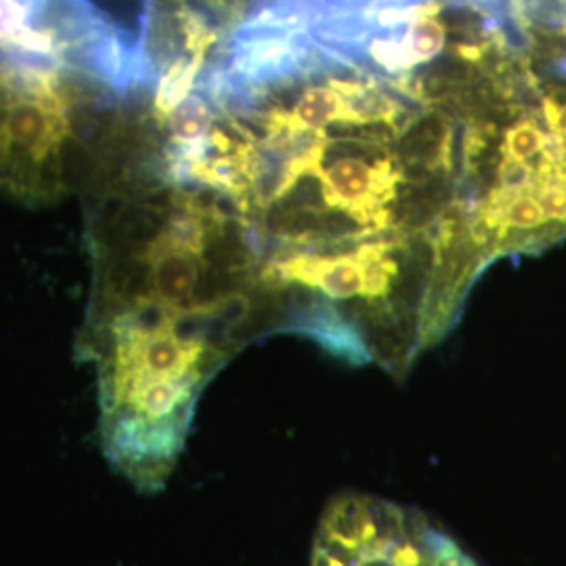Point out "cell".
I'll list each match as a JSON object with an SVG mask.
<instances>
[{"mask_svg":"<svg viewBox=\"0 0 566 566\" xmlns=\"http://www.w3.org/2000/svg\"><path fill=\"white\" fill-rule=\"evenodd\" d=\"M142 60L88 0H0V189L53 202L139 88Z\"/></svg>","mask_w":566,"mask_h":566,"instance_id":"6da1fadb","label":"cell"},{"mask_svg":"<svg viewBox=\"0 0 566 566\" xmlns=\"http://www.w3.org/2000/svg\"><path fill=\"white\" fill-rule=\"evenodd\" d=\"M311 566H481L422 512L350 491L325 506Z\"/></svg>","mask_w":566,"mask_h":566,"instance_id":"7a4b0ae2","label":"cell"},{"mask_svg":"<svg viewBox=\"0 0 566 566\" xmlns=\"http://www.w3.org/2000/svg\"><path fill=\"white\" fill-rule=\"evenodd\" d=\"M280 275L319 290L327 298H385L397 275V264L386 256L385 245H364L346 256H298L280 264Z\"/></svg>","mask_w":566,"mask_h":566,"instance_id":"3957f363","label":"cell"},{"mask_svg":"<svg viewBox=\"0 0 566 566\" xmlns=\"http://www.w3.org/2000/svg\"><path fill=\"white\" fill-rule=\"evenodd\" d=\"M325 202L353 212L361 221H374L380 206L392 196L399 179L390 164H367L344 158L319 172Z\"/></svg>","mask_w":566,"mask_h":566,"instance_id":"277c9868","label":"cell"},{"mask_svg":"<svg viewBox=\"0 0 566 566\" xmlns=\"http://www.w3.org/2000/svg\"><path fill=\"white\" fill-rule=\"evenodd\" d=\"M441 4L439 2H426L409 7L407 30L403 41L395 42L401 67H411L416 63L434 60L447 41V28L439 20Z\"/></svg>","mask_w":566,"mask_h":566,"instance_id":"5b68a950","label":"cell"},{"mask_svg":"<svg viewBox=\"0 0 566 566\" xmlns=\"http://www.w3.org/2000/svg\"><path fill=\"white\" fill-rule=\"evenodd\" d=\"M292 118L301 128L322 130L332 122H348V107L340 91L329 82L327 86H311L294 105Z\"/></svg>","mask_w":566,"mask_h":566,"instance_id":"8992f818","label":"cell"},{"mask_svg":"<svg viewBox=\"0 0 566 566\" xmlns=\"http://www.w3.org/2000/svg\"><path fill=\"white\" fill-rule=\"evenodd\" d=\"M546 133L535 126V122L523 120L514 124L506 130L504 139V158H512L518 163H528L531 158L544 154L547 145Z\"/></svg>","mask_w":566,"mask_h":566,"instance_id":"52a82bcc","label":"cell"},{"mask_svg":"<svg viewBox=\"0 0 566 566\" xmlns=\"http://www.w3.org/2000/svg\"><path fill=\"white\" fill-rule=\"evenodd\" d=\"M547 126L552 128V135H556L566 145V103L546 99L544 102Z\"/></svg>","mask_w":566,"mask_h":566,"instance_id":"ba28073f","label":"cell"}]
</instances>
